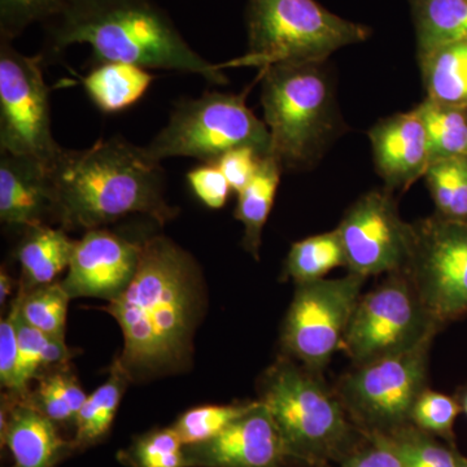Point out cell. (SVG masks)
<instances>
[{"label":"cell","instance_id":"1","mask_svg":"<svg viewBox=\"0 0 467 467\" xmlns=\"http://www.w3.org/2000/svg\"><path fill=\"white\" fill-rule=\"evenodd\" d=\"M202 272L167 236L142 242L130 285L106 310L124 335L119 362L129 377L182 368L202 308Z\"/></svg>","mask_w":467,"mask_h":467},{"label":"cell","instance_id":"2","mask_svg":"<svg viewBox=\"0 0 467 467\" xmlns=\"http://www.w3.org/2000/svg\"><path fill=\"white\" fill-rule=\"evenodd\" d=\"M43 27L39 55L45 64L70 46L88 45L91 66L128 63L196 75L212 85L227 84L223 69L193 50L155 0H67Z\"/></svg>","mask_w":467,"mask_h":467},{"label":"cell","instance_id":"3","mask_svg":"<svg viewBox=\"0 0 467 467\" xmlns=\"http://www.w3.org/2000/svg\"><path fill=\"white\" fill-rule=\"evenodd\" d=\"M48 171L61 229L88 232L134 213L164 225L177 216L165 199L161 162L119 135L85 150L63 149Z\"/></svg>","mask_w":467,"mask_h":467},{"label":"cell","instance_id":"4","mask_svg":"<svg viewBox=\"0 0 467 467\" xmlns=\"http://www.w3.org/2000/svg\"><path fill=\"white\" fill-rule=\"evenodd\" d=\"M318 374L291 358L279 359L264 376L260 401L281 432L288 459L313 467L339 465L365 435L337 389Z\"/></svg>","mask_w":467,"mask_h":467},{"label":"cell","instance_id":"5","mask_svg":"<svg viewBox=\"0 0 467 467\" xmlns=\"http://www.w3.org/2000/svg\"><path fill=\"white\" fill-rule=\"evenodd\" d=\"M248 52L221 69L321 64L335 51L367 41L370 29L337 16L316 0H248Z\"/></svg>","mask_w":467,"mask_h":467},{"label":"cell","instance_id":"6","mask_svg":"<svg viewBox=\"0 0 467 467\" xmlns=\"http://www.w3.org/2000/svg\"><path fill=\"white\" fill-rule=\"evenodd\" d=\"M247 94L208 91L178 101L167 125L144 150L159 162L192 158L216 164L225 153L243 147L254 149L261 158L272 155L269 129L248 109Z\"/></svg>","mask_w":467,"mask_h":467},{"label":"cell","instance_id":"7","mask_svg":"<svg viewBox=\"0 0 467 467\" xmlns=\"http://www.w3.org/2000/svg\"><path fill=\"white\" fill-rule=\"evenodd\" d=\"M319 64H281L263 69L261 106L282 167L306 164L333 128L330 85Z\"/></svg>","mask_w":467,"mask_h":467},{"label":"cell","instance_id":"8","mask_svg":"<svg viewBox=\"0 0 467 467\" xmlns=\"http://www.w3.org/2000/svg\"><path fill=\"white\" fill-rule=\"evenodd\" d=\"M432 340L356 365L342 377L337 395L364 434L389 432L410 423L411 408L427 389Z\"/></svg>","mask_w":467,"mask_h":467},{"label":"cell","instance_id":"9","mask_svg":"<svg viewBox=\"0 0 467 467\" xmlns=\"http://www.w3.org/2000/svg\"><path fill=\"white\" fill-rule=\"evenodd\" d=\"M441 328L409 276L395 273L359 297L342 349L355 365L364 364L435 337Z\"/></svg>","mask_w":467,"mask_h":467},{"label":"cell","instance_id":"10","mask_svg":"<svg viewBox=\"0 0 467 467\" xmlns=\"http://www.w3.org/2000/svg\"><path fill=\"white\" fill-rule=\"evenodd\" d=\"M45 66L41 55L27 57L0 39V152L50 167L63 147L52 135Z\"/></svg>","mask_w":467,"mask_h":467},{"label":"cell","instance_id":"11","mask_svg":"<svg viewBox=\"0 0 467 467\" xmlns=\"http://www.w3.org/2000/svg\"><path fill=\"white\" fill-rule=\"evenodd\" d=\"M365 279L348 273L342 278L296 285L282 334L290 358L317 373L331 361L342 349Z\"/></svg>","mask_w":467,"mask_h":467},{"label":"cell","instance_id":"12","mask_svg":"<svg viewBox=\"0 0 467 467\" xmlns=\"http://www.w3.org/2000/svg\"><path fill=\"white\" fill-rule=\"evenodd\" d=\"M414 227L413 254L404 273L442 326L467 313V223L435 216Z\"/></svg>","mask_w":467,"mask_h":467},{"label":"cell","instance_id":"13","mask_svg":"<svg viewBox=\"0 0 467 467\" xmlns=\"http://www.w3.org/2000/svg\"><path fill=\"white\" fill-rule=\"evenodd\" d=\"M337 229L342 236L349 273L368 278L407 270L416 227L402 220L389 193H365L347 211Z\"/></svg>","mask_w":467,"mask_h":467},{"label":"cell","instance_id":"14","mask_svg":"<svg viewBox=\"0 0 467 467\" xmlns=\"http://www.w3.org/2000/svg\"><path fill=\"white\" fill-rule=\"evenodd\" d=\"M140 248L142 243L128 241L109 230H88L76 241L67 278L61 284L70 299L115 300L134 278Z\"/></svg>","mask_w":467,"mask_h":467},{"label":"cell","instance_id":"15","mask_svg":"<svg viewBox=\"0 0 467 467\" xmlns=\"http://www.w3.org/2000/svg\"><path fill=\"white\" fill-rule=\"evenodd\" d=\"M187 467H284L287 450L260 400L212 441L184 447Z\"/></svg>","mask_w":467,"mask_h":467},{"label":"cell","instance_id":"16","mask_svg":"<svg viewBox=\"0 0 467 467\" xmlns=\"http://www.w3.org/2000/svg\"><path fill=\"white\" fill-rule=\"evenodd\" d=\"M0 221L29 227L57 223L48 167L26 156L0 152Z\"/></svg>","mask_w":467,"mask_h":467},{"label":"cell","instance_id":"17","mask_svg":"<svg viewBox=\"0 0 467 467\" xmlns=\"http://www.w3.org/2000/svg\"><path fill=\"white\" fill-rule=\"evenodd\" d=\"M378 173L391 189H407L430 165L425 126L416 109L384 119L368 131Z\"/></svg>","mask_w":467,"mask_h":467},{"label":"cell","instance_id":"18","mask_svg":"<svg viewBox=\"0 0 467 467\" xmlns=\"http://www.w3.org/2000/svg\"><path fill=\"white\" fill-rule=\"evenodd\" d=\"M0 439L11 451L12 467H55L75 451L73 441L58 434L57 423L30 401L2 409Z\"/></svg>","mask_w":467,"mask_h":467},{"label":"cell","instance_id":"19","mask_svg":"<svg viewBox=\"0 0 467 467\" xmlns=\"http://www.w3.org/2000/svg\"><path fill=\"white\" fill-rule=\"evenodd\" d=\"M155 76L146 67L128 63H101L91 66L82 77L88 99L106 115L124 112L140 101L152 85Z\"/></svg>","mask_w":467,"mask_h":467},{"label":"cell","instance_id":"20","mask_svg":"<svg viewBox=\"0 0 467 467\" xmlns=\"http://www.w3.org/2000/svg\"><path fill=\"white\" fill-rule=\"evenodd\" d=\"M66 232L50 225L24 230L17 259L29 287L54 284L57 275L69 266L76 241Z\"/></svg>","mask_w":467,"mask_h":467},{"label":"cell","instance_id":"21","mask_svg":"<svg viewBox=\"0 0 467 467\" xmlns=\"http://www.w3.org/2000/svg\"><path fill=\"white\" fill-rule=\"evenodd\" d=\"M282 168L281 162L273 155L261 159L251 182L238 192L235 218L244 226L243 247L256 260L259 259L264 226L275 204Z\"/></svg>","mask_w":467,"mask_h":467},{"label":"cell","instance_id":"22","mask_svg":"<svg viewBox=\"0 0 467 467\" xmlns=\"http://www.w3.org/2000/svg\"><path fill=\"white\" fill-rule=\"evenodd\" d=\"M418 57L467 42V0H410Z\"/></svg>","mask_w":467,"mask_h":467},{"label":"cell","instance_id":"23","mask_svg":"<svg viewBox=\"0 0 467 467\" xmlns=\"http://www.w3.org/2000/svg\"><path fill=\"white\" fill-rule=\"evenodd\" d=\"M420 63L429 99L467 109V42L429 52Z\"/></svg>","mask_w":467,"mask_h":467},{"label":"cell","instance_id":"24","mask_svg":"<svg viewBox=\"0 0 467 467\" xmlns=\"http://www.w3.org/2000/svg\"><path fill=\"white\" fill-rule=\"evenodd\" d=\"M129 380L130 377L117 361L109 380L88 396L76 420L75 450L97 444L109 434Z\"/></svg>","mask_w":467,"mask_h":467},{"label":"cell","instance_id":"25","mask_svg":"<svg viewBox=\"0 0 467 467\" xmlns=\"http://www.w3.org/2000/svg\"><path fill=\"white\" fill-rule=\"evenodd\" d=\"M416 112L425 126L430 165L467 155V109L447 106L426 98Z\"/></svg>","mask_w":467,"mask_h":467},{"label":"cell","instance_id":"26","mask_svg":"<svg viewBox=\"0 0 467 467\" xmlns=\"http://www.w3.org/2000/svg\"><path fill=\"white\" fill-rule=\"evenodd\" d=\"M347 266L342 236L339 230L318 234L294 243L285 259V275L295 284L324 279L335 267Z\"/></svg>","mask_w":467,"mask_h":467},{"label":"cell","instance_id":"27","mask_svg":"<svg viewBox=\"0 0 467 467\" xmlns=\"http://www.w3.org/2000/svg\"><path fill=\"white\" fill-rule=\"evenodd\" d=\"M425 177L438 216L467 223V155L434 162Z\"/></svg>","mask_w":467,"mask_h":467},{"label":"cell","instance_id":"28","mask_svg":"<svg viewBox=\"0 0 467 467\" xmlns=\"http://www.w3.org/2000/svg\"><path fill=\"white\" fill-rule=\"evenodd\" d=\"M380 434L384 435L404 467H459V451L442 444L436 436L418 429L413 423Z\"/></svg>","mask_w":467,"mask_h":467},{"label":"cell","instance_id":"29","mask_svg":"<svg viewBox=\"0 0 467 467\" xmlns=\"http://www.w3.org/2000/svg\"><path fill=\"white\" fill-rule=\"evenodd\" d=\"M69 294L61 282L34 287L20 294V317L42 333L66 340V324Z\"/></svg>","mask_w":467,"mask_h":467},{"label":"cell","instance_id":"30","mask_svg":"<svg viewBox=\"0 0 467 467\" xmlns=\"http://www.w3.org/2000/svg\"><path fill=\"white\" fill-rule=\"evenodd\" d=\"M18 393L26 389L27 383L36 378L42 368L61 364L69 358L66 340L42 333L26 324L18 316Z\"/></svg>","mask_w":467,"mask_h":467},{"label":"cell","instance_id":"31","mask_svg":"<svg viewBox=\"0 0 467 467\" xmlns=\"http://www.w3.org/2000/svg\"><path fill=\"white\" fill-rule=\"evenodd\" d=\"M254 402L232 405H205L190 409L175 420L171 429L184 447L212 441L247 413Z\"/></svg>","mask_w":467,"mask_h":467},{"label":"cell","instance_id":"32","mask_svg":"<svg viewBox=\"0 0 467 467\" xmlns=\"http://www.w3.org/2000/svg\"><path fill=\"white\" fill-rule=\"evenodd\" d=\"M88 395L69 373H55L42 378L36 398L30 401L55 423H73Z\"/></svg>","mask_w":467,"mask_h":467},{"label":"cell","instance_id":"33","mask_svg":"<svg viewBox=\"0 0 467 467\" xmlns=\"http://www.w3.org/2000/svg\"><path fill=\"white\" fill-rule=\"evenodd\" d=\"M119 459L130 467H187L184 445L171 427L138 436Z\"/></svg>","mask_w":467,"mask_h":467},{"label":"cell","instance_id":"34","mask_svg":"<svg viewBox=\"0 0 467 467\" xmlns=\"http://www.w3.org/2000/svg\"><path fill=\"white\" fill-rule=\"evenodd\" d=\"M461 411L459 399L425 389L411 408L410 423L436 438L444 439L453 447L454 423Z\"/></svg>","mask_w":467,"mask_h":467},{"label":"cell","instance_id":"35","mask_svg":"<svg viewBox=\"0 0 467 467\" xmlns=\"http://www.w3.org/2000/svg\"><path fill=\"white\" fill-rule=\"evenodd\" d=\"M67 0H0V39L14 42L27 27L57 16Z\"/></svg>","mask_w":467,"mask_h":467},{"label":"cell","instance_id":"36","mask_svg":"<svg viewBox=\"0 0 467 467\" xmlns=\"http://www.w3.org/2000/svg\"><path fill=\"white\" fill-rule=\"evenodd\" d=\"M20 296L12 303L7 317L0 322V383L3 389L18 393V337Z\"/></svg>","mask_w":467,"mask_h":467},{"label":"cell","instance_id":"37","mask_svg":"<svg viewBox=\"0 0 467 467\" xmlns=\"http://www.w3.org/2000/svg\"><path fill=\"white\" fill-rule=\"evenodd\" d=\"M187 182L192 192L209 209L225 207L233 192L223 171L217 164H202L187 173Z\"/></svg>","mask_w":467,"mask_h":467},{"label":"cell","instance_id":"38","mask_svg":"<svg viewBox=\"0 0 467 467\" xmlns=\"http://www.w3.org/2000/svg\"><path fill=\"white\" fill-rule=\"evenodd\" d=\"M364 439L340 461V467H404L398 454L380 432H368Z\"/></svg>","mask_w":467,"mask_h":467},{"label":"cell","instance_id":"39","mask_svg":"<svg viewBox=\"0 0 467 467\" xmlns=\"http://www.w3.org/2000/svg\"><path fill=\"white\" fill-rule=\"evenodd\" d=\"M261 156L250 147H243L225 153L216 164L225 175L233 192H241L259 169Z\"/></svg>","mask_w":467,"mask_h":467},{"label":"cell","instance_id":"40","mask_svg":"<svg viewBox=\"0 0 467 467\" xmlns=\"http://www.w3.org/2000/svg\"><path fill=\"white\" fill-rule=\"evenodd\" d=\"M12 292V278L7 270L2 267L0 270V303L5 304Z\"/></svg>","mask_w":467,"mask_h":467},{"label":"cell","instance_id":"41","mask_svg":"<svg viewBox=\"0 0 467 467\" xmlns=\"http://www.w3.org/2000/svg\"><path fill=\"white\" fill-rule=\"evenodd\" d=\"M457 399H459L463 413H465L467 416V387L463 389V391L460 393V396Z\"/></svg>","mask_w":467,"mask_h":467},{"label":"cell","instance_id":"42","mask_svg":"<svg viewBox=\"0 0 467 467\" xmlns=\"http://www.w3.org/2000/svg\"><path fill=\"white\" fill-rule=\"evenodd\" d=\"M459 467H467V459L459 453Z\"/></svg>","mask_w":467,"mask_h":467}]
</instances>
